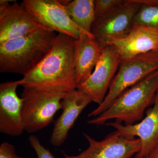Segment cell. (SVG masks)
<instances>
[{
    "instance_id": "obj_17",
    "label": "cell",
    "mask_w": 158,
    "mask_h": 158,
    "mask_svg": "<svg viewBox=\"0 0 158 158\" xmlns=\"http://www.w3.org/2000/svg\"><path fill=\"white\" fill-rule=\"evenodd\" d=\"M141 4L134 19V25L141 26L158 32V3L157 0H136Z\"/></svg>"
},
{
    "instance_id": "obj_2",
    "label": "cell",
    "mask_w": 158,
    "mask_h": 158,
    "mask_svg": "<svg viewBox=\"0 0 158 158\" xmlns=\"http://www.w3.org/2000/svg\"><path fill=\"white\" fill-rule=\"evenodd\" d=\"M57 34L43 27L0 44V72L25 75L48 53Z\"/></svg>"
},
{
    "instance_id": "obj_5",
    "label": "cell",
    "mask_w": 158,
    "mask_h": 158,
    "mask_svg": "<svg viewBox=\"0 0 158 158\" xmlns=\"http://www.w3.org/2000/svg\"><path fill=\"white\" fill-rule=\"evenodd\" d=\"M66 93L24 88L23 123L24 131L35 133L48 126L56 113L62 109Z\"/></svg>"
},
{
    "instance_id": "obj_20",
    "label": "cell",
    "mask_w": 158,
    "mask_h": 158,
    "mask_svg": "<svg viewBox=\"0 0 158 158\" xmlns=\"http://www.w3.org/2000/svg\"><path fill=\"white\" fill-rule=\"evenodd\" d=\"M0 158H24L19 156L15 152L14 145L4 142L0 145Z\"/></svg>"
},
{
    "instance_id": "obj_8",
    "label": "cell",
    "mask_w": 158,
    "mask_h": 158,
    "mask_svg": "<svg viewBox=\"0 0 158 158\" xmlns=\"http://www.w3.org/2000/svg\"><path fill=\"white\" fill-rule=\"evenodd\" d=\"M84 135L89 144L88 148L77 155L64 153V158H131L141 148L139 138L126 135L116 130L100 141L88 134Z\"/></svg>"
},
{
    "instance_id": "obj_3",
    "label": "cell",
    "mask_w": 158,
    "mask_h": 158,
    "mask_svg": "<svg viewBox=\"0 0 158 158\" xmlns=\"http://www.w3.org/2000/svg\"><path fill=\"white\" fill-rule=\"evenodd\" d=\"M158 90V70L128 88L100 115L88 120L89 124L101 126L116 119L125 125L142 120L148 107L153 104Z\"/></svg>"
},
{
    "instance_id": "obj_10",
    "label": "cell",
    "mask_w": 158,
    "mask_h": 158,
    "mask_svg": "<svg viewBox=\"0 0 158 158\" xmlns=\"http://www.w3.org/2000/svg\"><path fill=\"white\" fill-rule=\"evenodd\" d=\"M0 1V44L22 37L44 26L39 23L20 4Z\"/></svg>"
},
{
    "instance_id": "obj_16",
    "label": "cell",
    "mask_w": 158,
    "mask_h": 158,
    "mask_svg": "<svg viewBox=\"0 0 158 158\" xmlns=\"http://www.w3.org/2000/svg\"><path fill=\"white\" fill-rule=\"evenodd\" d=\"M67 13L82 32L88 35L95 19L94 0H74L65 6Z\"/></svg>"
},
{
    "instance_id": "obj_22",
    "label": "cell",
    "mask_w": 158,
    "mask_h": 158,
    "mask_svg": "<svg viewBox=\"0 0 158 158\" xmlns=\"http://www.w3.org/2000/svg\"><path fill=\"white\" fill-rule=\"evenodd\" d=\"M156 52L158 54V50H157V51H156Z\"/></svg>"
},
{
    "instance_id": "obj_19",
    "label": "cell",
    "mask_w": 158,
    "mask_h": 158,
    "mask_svg": "<svg viewBox=\"0 0 158 158\" xmlns=\"http://www.w3.org/2000/svg\"><path fill=\"white\" fill-rule=\"evenodd\" d=\"M29 141L31 147L36 152L37 158H56L48 149L41 144L36 136L31 135L29 137Z\"/></svg>"
},
{
    "instance_id": "obj_6",
    "label": "cell",
    "mask_w": 158,
    "mask_h": 158,
    "mask_svg": "<svg viewBox=\"0 0 158 158\" xmlns=\"http://www.w3.org/2000/svg\"><path fill=\"white\" fill-rule=\"evenodd\" d=\"M141 6L136 0H124V3L94 22L91 33L102 48L127 37Z\"/></svg>"
},
{
    "instance_id": "obj_7",
    "label": "cell",
    "mask_w": 158,
    "mask_h": 158,
    "mask_svg": "<svg viewBox=\"0 0 158 158\" xmlns=\"http://www.w3.org/2000/svg\"><path fill=\"white\" fill-rule=\"evenodd\" d=\"M21 5L44 27L75 40L80 37L81 31L59 0H24Z\"/></svg>"
},
{
    "instance_id": "obj_24",
    "label": "cell",
    "mask_w": 158,
    "mask_h": 158,
    "mask_svg": "<svg viewBox=\"0 0 158 158\" xmlns=\"http://www.w3.org/2000/svg\"></svg>"
},
{
    "instance_id": "obj_21",
    "label": "cell",
    "mask_w": 158,
    "mask_h": 158,
    "mask_svg": "<svg viewBox=\"0 0 158 158\" xmlns=\"http://www.w3.org/2000/svg\"><path fill=\"white\" fill-rule=\"evenodd\" d=\"M147 158H158V147L152 152Z\"/></svg>"
},
{
    "instance_id": "obj_14",
    "label": "cell",
    "mask_w": 158,
    "mask_h": 158,
    "mask_svg": "<svg viewBox=\"0 0 158 158\" xmlns=\"http://www.w3.org/2000/svg\"><path fill=\"white\" fill-rule=\"evenodd\" d=\"M110 46L120 59L156 52L158 50V32L148 28L134 25L127 37Z\"/></svg>"
},
{
    "instance_id": "obj_12",
    "label": "cell",
    "mask_w": 158,
    "mask_h": 158,
    "mask_svg": "<svg viewBox=\"0 0 158 158\" xmlns=\"http://www.w3.org/2000/svg\"><path fill=\"white\" fill-rule=\"evenodd\" d=\"M153 104L152 107L147 110L145 117L138 123L123 125L116 121L106 124L126 135L138 137L141 148L135 158H147L158 147V90Z\"/></svg>"
},
{
    "instance_id": "obj_11",
    "label": "cell",
    "mask_w": 158,
    "mask_h": 158,
    "mask_svg": "<svg viewBox=\"0 0 158 158\" xmlns=\"http://www.w3.org/2000/svg\"><path fill=\"white\" fill-rule=\"evenodd\" d=\"M19 85L20 80L0 84V132L15 137L24 131L22 116L23 99L17 93Z\"/></svg>"
},
{
    "instance_id": "obj_4",
    "label": "cell",
    "mask_w": 158,
    "mask_h": 158,
    "mask_svg": "<svg viewBox=\"0 0 158 158\" xmlns=\"http://www.w3.org/2000/svg\"><path fill=\"white\" fill-rule=\"evenodd\" d=\"M157 70L158 54L156 52L121 59L106 96L102 102L88 114V116L94 118L100 115L126 90Z\"/></svg>"
},
{
    "instance_id": "obj_9",
    "label": "cell",
    "mask_w": 158,
    "mask_h": 158,
    "mask_svg": "<svg viewBox=\"0 0 158 158\" xmlns=\"http://www.w3.org/2000/svg\"><path fill=\"white\" fill-rule=\"evenodd\" d=\"M120 59L111 46L103 49L93 72L77 89L90 97L99 105L106 96L113 78L118 70Z\"/></svg>"
},
{
    "instance_id": "obj_15",
    "label": "cell",
    "mask_w": 158,
    "mask_h": 158,
    "mask_svg": "<svg viewBox=\"0 0 158 158\" xmlns=\"http://www.w3.org/2000/svg\"><path fill=\"white\" fill-rule=\"evenodd\" d=\"M103 48L94 35L81 32L74 45V62L77 85L88 79L99 60Z\"/></svg>"
},
{
    "instance_id": "obj_13",
    "label": "cell",
    "mask_w": 158,
    "mask_h": 158,
    "mask_svg": "<svg viewBox=\"0 0 158 158\" xmlns=\"http://www.w3.org/2000/svg\"><path fill=\"white\" fill-rule=\"evenodd\" d=\"M91 102L90 97L77 88L66 94L61 102L62 114L55 121L51 135L53 146L59 147L64 143L77 118Z\"/></svg>"
},
{
    "instance_id": "obj_23",
    "label": "cell",
    "mask_w": 158,
    "mask_h": 158,
    "mask_svg": "<svg viewBox=\"0 0 158 158\" xmlns=\"http://www.w3.org/2000/svg\"><path fill=\"white\" fill-rule=\"evenodd\" d=\"M157 2H158V0H157Z\"/></svg>"
},
{
    "instance_id": "obj_1",
    "label": "cell",
    "mask_w": 158,
    "mask_h": 158,
    "mask_svg": "<svg viewBox=\"0 0 158 158\" xmlns=\"http://www.w3.org/2000/svg\"><path fill=\"white\" fill-rule=\"evenodd\" d=\"M75 40L58 34L48 53L21 79L23 88L67 93L77 89L74 62Z\"/></svg>"
},
{
    "instance_id": "obj_18",
    "label": "cell",
    "mask_w": 158,
    "mask_h": 158,
    "mask_svg": "<svg viewBox=\"0 0 158 158\" xmlns=\"http://www.w3.org/2000/svg\"><path fill=\"white\" fill-rule=\"evenodd\" d=\"M124 0L94 1V21L107 14L114 8L124 3Z\"/></svg>"
}]
</instances>
